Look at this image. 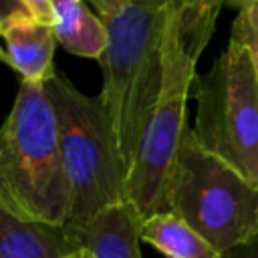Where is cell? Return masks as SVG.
<instances>
[{
  "instance_id": "6da1fadb",
  "label": "cell",
  "mask_w": 258,
  "mask_h": 258,
  "mask_svg": "<svg viewBox=\"0 0 258 258\" xmlns=\"http://www.w3.org/2000/svg\"><path fill=\"white\" fill-rule=\"evenodd\" d=\"M226 0H175L165 32V71L127 173L129 202L141 220L165 210L169 175L187 129V99L198 83V60Z\"/></svg>"
},
{
  "instance_id": "7a4b0ae2",
  "label": "cell",
  "mask_w": 258,
  "mask_h": 258,
  "mask_svg": "<svg viewBox=\"0 0 258 258\" xmlns=\"http://www.w3.org/2000/svg\"><path fill=\"white\" fill-rule=\"evenodd\" d=\"M175 0H131L105 16L107 46L99 58V93L119 157L129 173L137 145L159 99L165 71V32Z\"/></svg>"
},
{
  "instance_id": "3957f363",
  "label": "cell",
  "mask_w": 258,
  "mask_h": 258,
  "mask_svg": "<svg viewBox=\"0 0 258 258\" xmlns=\"http://www.w3.org/2000/svg\"><path fill=\"white\" fill-rule=\"evenodd\" d=\"M0 208L22 220L67 224L69 181L56 115L44 83L20 81L2 125Z\"/></svg>"
},
{
  "instance_id": "277c9868",
  "label": "cell",
  "mask_w": 258,
  "mask_h": 258,
  "mask_svg": "<svg viewBox=\"0 0 258 258\" xmlns=\"http://www.w3.org/2000/svg\"><path fill=\"white\" fill-rule=\"evenodd\" d=\"M44 89L56 115L69 181V218L62 228L73 244L101 212L129 202L127 173L101 97L81 93L56 71Z\"/></svg>"
},
{
  "instance_id": "5b68a950",
  "label": "cell",
  "mask_w": 258,
  "mask_h": 258,
  "mask_svg": "<svg viewBox=\"0 0 258 258\" xmlns=\"http://www.w3.org/2000/svg\"><path fill=\"white\" fill-rule=\"evenodd\" d=\"M165 210L185 220L218 252L258 240V187L206 151L191 127L169 175Z\"/></svg>"
},
{
  "instance_id": "8992f818",
  "label": "cell",
  "mask_w": 258,
  "mask_h": 258,
  "mask_svg": "<svg viewBox=\"0 0 258 258\" xmlns=\"http://www.w3.org/2000/svg\"><path fill=\"white\" fill-rule=\"evenodd\" d=\"M194 137L258 187V75L236 34L196 83Z\"/></svg>"
},
{
  "instance_id": "52a82bcc",
  "label": "cell",
  "mask_w": 258,
  "mask_h": 258,
  "mask_svg": "<svg viewBox=\"0 0 258 258\" xmlns=\"http://www.w3.org/2000/svg\"><path fill=\"white\" fill-rule=\"evenodd\" d=\"M0 30L4 38L2 58L22 81L46 83L54 75L52 56L58 42L50 24L36 18L20 4L2 18Z\"/></svg>"
},
{
  "instance_id": "ba28073f",
  "label": "cell",
  "mask_w": 258,
  "mask_h": 258,
  "mask_svg": "<svg viewBox=\"0 0 258 258\" xmlns=\"http://www.w3.org/2000/svg\"><path fill=\"white\" fill-rule=\"evenodd\" d=\"M141 218L131 202L117 204L101 212L73 242L87 248L91 258H143L139 250Z\"/></svg>"
},
{
  "instance_id": "9c48e42d",
  "label": "cell",
  "mask_w": 258,
  "mask_h": 258,
  "mask_svg": "<svg viewBox=\"0 0 258 258\" xmlns=\"http://www.w3.org/2000/svg\"><path fill=\"white\" fill-rule=\"evenodd\" d=\"M73 250L62 226L22 220L0 208V258H67Z\"/></svg>"
},
{
  "instance_id": "30bf717a",
  "label": "cell",
  "mask_w": 258,
  "mask_h": 258,
  "mask_svg": "<svg viewBox=\"0 0 258 258\" xmlns=\"http://www.w3.org/2000/svg\"><path fill=\"white\" fill-rule=\"evenodd\" d=\"M52 30L56 42L71 54L101 58L107 46V24L101 14L87 8L85 0H60L52 4Z\"/></svg>"
},
{
  "instance_id": "8fae6325",
  "label": "cell",
  "mask_w": 258,
  "mask_h": 258,
  "mask_svg": "<svg viewBox=\"0 0 258 258\" xmlns=\"http://www.w3.org/2000/svg\"><path fill=\"white\" fill-rule=\"evenodd\" d=\"M141 240L151 244L167 258H220L218 252L200 232L173 212H157L141 220Z\"/></svg>"
},
{
  "instance_id": "7c38bea8",
  "label": "cell",
  "mask_w": 258,
  "mask_h": 258,
  "mask_svg": "<svg viewBox=\"0 0 258 258\" xmlns=\"http://www.w3.org/2000/svg\"><path fill=\"white\" fill-rule=\"evenodd\" d=\"M232 34L242 38V42L248 46L252 60H254V67H256V75H258V28L244 14L238 12V18L234 20V26H232Z\"/></svg>"
},
{
  "instance_id": "4fadbf2b",
  "label": "cell",
  "mask_w": 258,
  "mask_h": 258,
  "mask_svg": "<svg viewBox=\"0 0 258 258\" xmlns=\"http://www.w3.org/2000/svg\"><path fill=\"white\" fill-rule=\"evenodd\" d=\"M26 10H30L36 18H40L42 22L52 26V4L60 2V0H18Z\"/></svg>"
},
{
  "instance_id": "5bb4252c",
  "label": "cell",
  "mask_w": 258,
  "mask_h": 258,
  "mask_svg": "<svg viewBox=\"0 0 258 258\" xmlns=\"http://www.w3.org/2000/svg\"><path fill=\"white\" fill-rule=\"evenodd\" d=\"M220 258H258V240H252L248 244L234 246V248L222 252Z\"/></svg>"
},
{
  "instance_id": "9a60e30c",
  "label": "cell",
  "mask_w": 258,
  "mask_h": 258,
  "mask_svg": "<svg viewBox=\"0 0 258 258\" xmlns=\"http://www.w3.org/2000/svg\"><path fill=\"white\" fill-rule=\"evenodd\" d=\"M226 2L238 8V12L244 14L258 28V0H226Z\"/></svg>"
},
{
  "instance_id": "2e32d148",
  "label": "cell",
  "mask_w": 258,
  "mask_h": 258,
  "mask_svg": "<svg viewBox=\"0 0 258 258\" xmlns=\"http://www.w3.org/2000/svg\"><path fill=\"white\" fill-rule=\"evenodd\" d=\"M91 6L97 8V14H101L103 18L105 16H111L115 14L117 10H121L125 4H129L131 0H87Z\"/></svg>"
},
{
  "instance_id": "e0dca14e",
  "label": "cell",
  "mask_w": 258,
  "mask_h": 258,
  "mask_svg": "<svg viewBox=\"0 0 258 258\" xmlns=\"http://www.w3.org/2000/svg\"><path fill=\"white\" fill-rule=\"evenodd\" d=\"M67 258H91V254H89L87 248H77V250H73Z\"/></svg>"
}]
</instances>
